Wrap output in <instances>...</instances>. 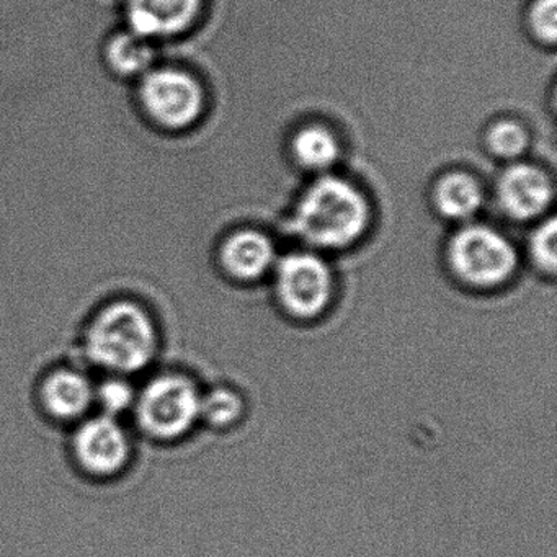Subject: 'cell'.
Masks as SVG:
<instances>
[{"mask_svg": "<svg viewBox=\"0 0 557 557\" xmlns=\"http://www.w3.org/2000/svg\"><path fill=\"white\" fill-rule=\"evenodd\" d=\"M244 399L237 391L220 386L201 396L200 419L213 429H227L244 416Z\"/></svg>", "mask_w": 557, "mask_h": 557, "instance_id": "15", "label": "cell"}, {"mask_svg": "<svg viewBox=\"0 0 557 557\" xmlns=\"http://www.w3.org/2000/svg\"><path fill=\"white\" fill-rule=\"evenodd\" d=\"M553 185L540 169L515 165L498 182V200L508 216L518 221L533 220L553 201Z\"/></svg>", "mask_w": 557, "mask_h": 557, "instance_id": "10", "label": "cell"}, {"mask_svg": "<svg viewBox=\"0 0 557 557\" xmlns=\"http://www.w3.org/2000/svg\"><path fill=\"white\" fill-rule=\"evenodd\" d=\"M37 399L48 419L61 423L86 419L96 403V386L92 381L74 370L58 367L48 371L38 383Z\"/></svg>", "mask_w": 557, "mask_h": 557, "instance_id": "8", "label": "cell"}, {"mask_svg": "<svg viewBox=\"0 0 557 557\" xmlns=\"http://www.w3.org/2000/svg\"><path fill=\"white\" fill-rule=\"evenodd\" d=\"M557 223L554 218L541 224L534 231L530 240V253L536 269H540L544 275L553 276L556 273V239Z\"/></svg>", "mask_w": 557, "mask_h": 557, "instance_id": "17", "label": "cell"}, {"mask_svg": "<svg viewBox=\"0 0 557 557\" xmlns=\"http://www.w3.org/2000/svg\"><path fill=\"white\" fill-rule=\"evenodd\" d=\"M488 148L498 158L511 159L527 148V133L513 122H500L492 126L487 136Z\"/></svg>", "mask_w": 557, "mask_h": 557, "instance_id": "18", "label": "cell"}, {"mask_svg": "<svg viewBox=\"0 0 557 557\" xmlns=\"http://www.w3.org/2000/svg\"><path fill=\"white\" fill-rule=\"evenodd\" d=\"M453 275L469 288L492 289L505 285L517 270L515 247L507 237L487 226H468L449 240Z\"/></svg>", "mask_w": 557, "mask_h": 557, "instance_id": "4", "label": "cell"}, {"mask_svg": "<svg viewBox=\"0 0 557 557\" xmlns=\"http://www.w3.org/2000/svg\"><path fill=\"white\" fill-rule=\"evenodd\" d=\"M132 440L115 417L84 419L71 436V456L89 478L110 479L122 474L132 461Z\"/></svg>", "mask_w": 557, "mask_h": 557, "instance_id": "7", "label": "cell"}, {"mask_svg": "<svg viewBox=\"0 0 557 557\" xmlns=\"http://www.w3.org/2000/svg\"><path fill=\"white\" fill-rule=\"evenodd\" d=\"M275 295L288 314L298 319L318 318L334 296V273L314 253H288L276 263Z\"/></svg>", "mask_w": 557, "mask_h": 557, "instance_id": "5", "label": "cell"}, {"mask_svg": "<svg viewBox=\"0 0 557 557\" xmlns=\"http://www.w3.org/2000/svg\"><path fill=\"white\" fill-rule=\"evenodd\" d=\"M201 396L200 387L187 374H158L136 396V423L158 442L181 440L200 420Z\"/></svg>", "mask_w": 557, "mask_h": 557, "instance_id": "3", "label": "cell"}, {"mask_svg": "<svg viewBox=\"0 0 557 557\" xmlns=\"http://www.w3.org/2000/svg\"><path fill=\"white\" fill-rule=\"evenodd\" d=\"M531 28L541 41L556 44L557 37V0H537L531 9Z\"/></svg>", "mask_w": 557, "mask_h": 557, "instance_id": "19", "label": "cell"}, {"mask_svg": "<svg viewBox=\"0 0 557 557\" xmlns=\"http://www.w3.org/2000/svg\"><path fill=\"white\" fill-rule=\"evenodd\" d=\"M136 393L133 384L125 376L107 377L96 386V403L102 407L106 416L115 417L135 407Z\"/></svg>", "mask_w": 557, "mask_h": 557, "instance_id": "16", "label": "cell"}, {"mask_svg": "<svg viewBox=\"0 0 557 557\" xmlns=\"http://www.w3.org/2000/svg\"><path fill=\"white\" fill-rule=\"evenodd\" d=\"M295 154L299 164L311 171L331 168L338 156V146L327 129L312 126L302 129L295 138Z\"/></svg>", "mask_w": 557, "mask_h": 557, "instance_id": "14", "label": "cell"}, {"mask_svg": "<svg viewBox=\"0 0 557 557\" xmlns=\"http://www.w3.org/2000/svg\"><path fill=\"white\" fill-rule=\"evenodd\" d=\"M200 8L201 0H126V18L148 40L171 38L194 24Z\"/></svg>", "mask_w": 557, "mask_h": 557, "instance_id": "9", "label": "cell"}, {"mask_svg": "<svg viewBox=\"0 0 557 557\" xmlns=\"http://www.w3.org/2000/svg\"><path fill=\"white\" fill-rule=\"evenodd\" d=\"M159 342L154 315L132 298L113 299L100 306L83 332L87 360L119 376L146 370L158 355Z\"/></svg>", "mask_w": 557, "mask_h": 557, "instance_id": "1", "label": "cell"}, {"mask_svg": "<svg viewBox=\"0 0 557 557\" xmlns=\"http://www.w3.org/2000/svg\"><path fill=\"white\" fill-rule=\"evenodd\" d=\"M370 210L363 195L345 181L325 177L311 185L295 211L296 234L321 249H345L367 231Z\"/></svg>", "mask_w": 557, "mask_h": 557, "instance_id": "2", "label": "cell"}, {"mask_svg": "<svg viewBox=\"0 0 557 557\" xmlns=\"http://www.w3.org/2000/svg\"><path fill=\"white\" fill-rule=\"evenodd\" d=\"M275 260L272 240L257 231L233 234L224 240L220 250L221 267L237 282H256L262 278L270 272Z\"/></svg>", "mask_w": 557, "mask_h": 557, "instance_id": "11", "label": "cell"}, {"mask_svg": "<svg viewBox=\"0 0 557 557\" xmlns=\"http://www.w3.org/2000/svg\"><path fill=\"white\" fill-rule=\"evenodd\" d=\"M139 100L149 119L165 129L188 128L203 112L200 84L174 67L148 71L139 86Z\"/></svg>", "mask_w": 557, "mask_h": 557, "instance_id": "6", "label": "cell"}, {"mask_svg": "<svg viewBox=\"0 0 557 557\" xmlns=\"http://www.w3.org/2000/svg\"><path fill=\"white\" fill-rule=\"evenodd\" d=\"M435 203L443 216L468 220L481 208V188L469 175L449 174L436 185Z\"/></svg>", "mask_w": 557, "mask_h": 557, "instance_id": "13", "label": "cell"}, {"mask_svg": "<svg viewBox=\"0 0 557 557\" xmlns=\"http://www.w3.org/2000/svg\"><path fill=\"white\" fill-rule=\"evenodd\" d=\"M106 60L113 73L119 76H145L148 71H151L154 50L148 38L133 30L120 32L107 44Z\"/></svg>", "mask_w": 557, "mask_h": 557, "instance_id": "12", "label": "cell"}]
</instances>
